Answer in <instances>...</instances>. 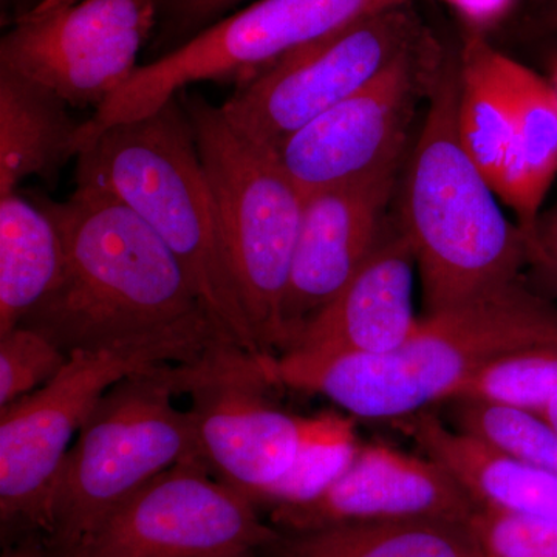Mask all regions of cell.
Listing matches in <instances>:
<instances>
[{
    "label": "cell",
    "instance_id": "obj_1",
    "mask_svg": "<svg viewBox=\"0 0 557 557\" xmlns=\"http://www.w3.org/2000/svg\"><path fill=\"white\" fill-rule=\"evenodd\" d=\"M36 200L60 230L64 270L20 325L67 355L175 336H228L170 248L123 201L90 188H76L65 201Z\"/></svg>",
    "mask_w": 557,
    "mask_h": 557
},
{
    "label": "cell",
    "instance_id": "obj_2",
    "mask_svg": "<svg viewBox=\"0 0 557 557\" xmlns=\"http://www.w3.org/2000/svg\"><path fill=\"white\" fill-rule=\"evenodd\" d=\"M557 343V307L522 282L418 319L408 339L381 355L269 358L278 386L322 395L366 420L401 421L448 403L458 387L498 355Z\"/></svg>",
    "mask_w": 557,
    "mask_h": 557
},
{
    "label": "cell",
    "instance_id": "obj_3",
    "mask_svg": "<svg viewBox=\"0 0 557 557\" xmlns=\"http://www.w3.org/2000/svg\"><path fill=\"white\" fill-rule=\"evenodd\" d=\"M76 188L127 205L170 248L201 306L234 343L263 355L223 239L214 197L180 97L102 131L76 157Z\"/></svg>",
    "mask_w": 557,
    "mask_h": 557
},
{
    "label": "cell",
    "instance_id": "obj_4",
    "mask_svg": "<svg viewBox=\"0 0 557 557\" xmlns=\"http://www.w3.org/2000/svg\"><path fill=\"white\" fill-rule=\"evenodd\" d=\"M458 61L440 64L403 193V233L420 271L426 314L519 281L525 239L458 137Z\"/></svg>",
    "mask_w": 557,
    "mask_h": 557
},
{
    "label": "cell",
    "instance_id": "obj_5",
    "mask_svg": "<svg viewBox=\"0 0 557 557\" xmlns=\"http://www.w3.org/2000/svg\"><path fill=\"white\" fill-rule=\"evenodd\" d=\"M214 197L226 251L260 350L287 348L284 302L306 194L276 150L242 134L200 94H178Z\"/></svg>",
    "mask_w": 557,
    "mask_h": 557
},
{
    "label": "cell",
    "instance_id": "obj_6",
    "mask_svg": "<svg viewBox=\"0 0 557 557\" xmlns=\"http://www.w3.org/2000/svg\"><path fill=\"white\" fill-rule=\"evenodd\" d=\"M182 366L120 381L81 428L50 497L46 537L60 556L161 472L201 461L193 412L174 403Z\"/></svg>",
    "mask_w": 557,
    "mask_h": 557
},
{
    "label": "cell",
    "instance_id": "obj_7",
    "mask_svg": "<svg viewBox=\"0 0 557 557\" xmlns=\"http://www.w3.org/2000/svg\"><path fill=\"white\" fill-rule=\"evenodd\" d=\"M234 344L220 333L175 336L134 346L76 350L38 391L0 409V519L49 527L50 497L73 437L110 387L129 376L199 361ZM237 346V344H234Z\"/></svg>",
    "mask_w": 557,
    "mask_h": 557
},
{
    "label": "cell",
    "instance_id": "obj_8",
    "mask_svg": "<svg viewBox=\"0 0 557 557\" xmlns=\"http://www.w3.org/2000/svg\"><path fill=\"white\" fill-rule=\"evenodd\" d=\"M413 0H258L139 65L123 89L81 124L79 152L102 131L149 115L201 81L245 84L332 33Z\"/></svg>",
    "mask_w": 557,
    "mask_h": 557
},
{
    "label": "cell",
    "instance_id": "obj_9",
    "mask_svg": "<svg viewBox=\"0 0 557 557\" xmlns=\"http://www.w3.org/2000/svg\"><path fill=\"white\" fill-rule=\"evenodd\" d=\"M269 358L228 344L183 366V394L193 399L201 461L252 504L329 418V412L299 417L274 405Z\"/></svg>",
    "mask_w": 557,
    "mask_h": 557
},
{
    "label": "cell",
    "instance_id": "obj_10",
    "mask_svg": "<svg viewBox=\"0 0 557 557\" xmlns=\"http://www.w3.org/2000/svg\"><path fill=\"white\" fill-rule=\"evenodd\" d=\"M281 533L200 460L161 472L60 557H239Z\"/></svg>",
    "mask_w": 557,
    "mask_h": 557
},
{
    "label": "cell",
    "instance_id": "obj_11",
    "mask_svg": "<svg viewBox=\"0 0 557 557\" xmlns=\"http://www.w3.org/2000/svg\"><path fill=\"white\" fill-rule=\"evenodd\" d=\"M421 40L410 5L354 22L282 58L237 86L222 109L249 139L277 150L300 127L346 100Z\"/></svg>",
    "mask_w": 557,
    "mask_h": 557
},
{
    "label": "cell",
    "instance_id": "obj_12",
    "mask_svg": "<svg viewBox=\"0 0 557 557\" xmlns=\"http://www.w3.org/2000/svg\"><path fill=\"white\" fill-rule=\"evenodd\" d=\"M159 24L157 0H78L11 22L0 69L46 87L70 108L98 110L139 67Z\"/></svg>",
    "mask_w": 557,
    "mask_h": 557
},
{
    "label": "cell",
    "instance_id": "obj_13",
    "mask_svg": "<svg viewBox=\"0 0 557 557\" xmlns=\"http://www.w3.org/2000/svg\"><path fill=\"white\" fill-rule=\"evenodd\" d=\"M442 60L418 40L380 75L278 146V160L304 194L332 188L399 163L420 98Z\"/></svg>",
    "mask_w": 557,
    "mask_h": 557
},
{
    "label": "cell",
    "instance_id": "obj_14",
    "mask_svg": "<svg viewBox=\"0 0 557 557\" xmlns=\"http://www.w3.org/2000/svg\"><path fill=\"white\" fill-rule=\"evenodd\" d=\"M399 163L307 194L284 302L287 348L304 322L335 299L379 247Z\"/></svg>",
    "mask_w": 557,
    "mask_h": 557
},
{
    "label": "cell",
    "instance_id": "obj_15",
    "mask_svg": "<svg viewBox=\"0 0 557 557\" xmlns=\"http://www.w3.org/2000/svg\"><path fill=\"white\" fill-rule=\"evenodd\" d=\"M456 478L431 457L383 443L362 445L350 468L324 494L293 507L271 509V523L287 533L388 520L468 522L478 509Z\"/></svg>",
    "mask_w": 557,
    "mask_h": 557
},
{
    "label": "cell",
    "instance_id": "obj_16",
    "mask_svg": "<svg viewBox=\"0 0 557 557\" xmlns=\"http://www.w3.org/2000/svg\"><path fill=\"white\" fill-rule=\"evenodd\" d=\"M416 270L412 245L403 231L381 240L357 276L304 322L285 351L327 357L395 350L420 319L413 311Z\"/></svg>",
    "mask_w": 557,
    "mask_h": 557
},
{
    "label": "cell",
    "instance_id": "obj_17",
    "mask_svg": "<svg viewBox=\"0 0 557 557\" xmlns=\"http://www.w3.org/2000/svg\"><path fill=\"white\" fill-rule=\"evenodd\" d=\"M424 456L448 469L479 507L557 520V474L500 456L429 412L401 420Z\"/></svg>",
    "mask_w": 557,
    "mask_h": 557
},
{
    "label": "cell",
    "instance_id": "obj_18",
    "mask_svg": "<svg viewBox=\"0 0 557 557\" xmlns=\"http://www.w3.org/2000/svg\"><path fill=\"white\" fill-rule=\"evenodd\" d=\"M69 108L46 87L0 69V196L28 177L53 180L78 157L83 123Z\"/></svg>",
    "mask_w": 557,
    "mask_h": 557
},
{
    "label": "cell",
    "instance_id": "obj_19",
    "mask_svg": "<svg viewBox=\"0 0 557 557\" xmlns=\"http://www.w3.org/2000/svg\"><path fill=\"white\" fill-rule=\"evenodd\" d=\"M504 53L480 33L465 40L458 60V137L497 196L504 199L516 163V121L502 69Z\"/></svg>",
    "mask_w": 557,
    "mask_h": 557
},
{
    "label": "cell",
    "instance_id": "obj_20",
    "mask_svg": "<svg viewBox=\"0 0 557 557\" xmlns=\"http://www.w3.org/2000/svg\"><path fill=\"white\" fill-rule=\"evenodd\" d=\"M64 244L38 200L0 196V335L21 324L60 282Z\"/></svg>",
    "mask_w": 557,
    "mask_h": 557
},
{
    "label": "cell",
    "instance_id": "obj_21",
    "mask_svg": "<svg viewBox=\"0 0 557 557\" xmlns=\"http://www.w3.org/2000/svg\"><path fill=\"white\" fill-rule=\"evenodd\" d=\"M276 557H483L468 522L442 519L344 523L278 536Z\"/></svg>",
    "mask_w": 557,
    "mask_h": 557
},
{
    "label": "cell",
    "instance_id": "obj_22",
    "mask_svg": "<svg viewBox=\"0 0 557 557\" xmlns=\"http://www.w3.org/2000/svg\"><path fill=\"white\" fill-rule=\"evenodd\" d=\"M505 81L516 121V163L504 200L527 233L557 175V94L533 70L504 53Z\"/></svg>",
    "mask_w": 557,
    "mask_h": 557
},
{
    "label": "cell",
    "instance_id": "obj_23",
    "mask_svg": "<svg viewBox=\"0 0 557 557\" xmlns=\"http://www.w3.org/2000/svg\"><path fill=\"white\" fill-rule=\"evenodd\" d=\"M557 398V343L498 355L482 366L448 403L480 401L542 413Z\"/></svg>",
    "mask_w": 557,
    "mask_h": 557
},
{
    "label": "cell",
    "instance_id": "obj_24",
    "mask_svg": "<svg viewBox=\"0 0 557 557\" xmlns=\"http://www.w3.org/2000/svg\"><path fill=\"white\" fill-rule=\"evenodd\" d=\"M354 418L329 412L324 428L300 449L288 471L255 498L256 507H293L324 494L361 450Z\"/></svg>",
    "mask_w": 557,
    "mask_h": 557
},
{
    "label": "cell",
    "instance_id": "obj_25",
    "mask_svg": "<svg viewBox=\"0 0 557 557\" xmlns=\"http://www.w3.org/2000/svg\"><path fill=\"white\" fill-rule=\"evenodd\" d=\"M456 431L500 456L557 474V434L539 413L480 401H453Z\"/></svg>",
    "mask_w": 557,
    "mask_h": 557
},
{
    "label": "cell",
    "instance_id": "obj_26",
    "mask_svg": "<svg viewBox=\"0 0 557 557\" xmlns=\"http://www.w3.org/2000/svg\"><path fill=\"white\" fill-rule=\"evenodd\" d=\"M69 355L38 330L17 325L0 335V409L53 380Z\"/></svg>",
    "mask_w": 557,
    "mask_h": 557
},
{
    "label": "cell",
    "instance_id": "obj_27",
    "mask_svg": "<svg viewBox=\"0 0 557 557\" xmlns=\"http://www.w3.org/2000/svg\"><path fill=\"white\" fill-rule=\"evenodd\" d=\"M468 528L483 557H557V520L478 507Z\"/></svg>",
    "mask_w": 557,
    "mask_h": 557
},
{
    "label": "cell",
    "instance_id": "obj_28",
    "mask_svg": "<svg viewBox=\"0 0 557 557\" xmlns=\"http://www.w3.org/2000/svg\"><path fill=\"white\" fill-rule=\"evenodd\" d=\"M244 0H157L161 40H186L215 24Z\"/></svg>",
    "mask_w": 557,
    "mask_h": 557
},
{
    "label": "cell",
    "instance_id": "obj_29",
    "mask_svg": "<svg viewBox=\"0 0 557 557\" xmlns=\"http://www.w3.org/2000/svg\"><path fill=\"white\" fill-rule=\"evenodd\" d=\"M527 267L533 270L539 284L557 295V203L541 212L536 223L527 233Z\"/></svg>",
    "mask_w": 557,
    "mask_h": 557
},
{
    "label": "cell",
    "instance_id": "obj_30",
    "mask_svg": "<svg viewBox=\"0 0 557 557\" xmlns=\"http://www.w3.org/2000/svg\"><path fill=\"white\" fill-rule=\"evenodd\" d=\"M442 2L448 3L469 27L479 33L504 20L518 0H442Z\"/></svg>",
    "mask_w": 557,
    "mask_h": 557
},
{
    "label": "cell",
    "instance_id": "obj_31",
    "mask_svg": "<svg viewBox=\"0 0 557 557\" xmlns=\"http://www.w3.org/2000/svg\"><path fill=\"white\" fill-rule=\"evenodd\" d=\"M42 2H46V0H2V9L3 13H5L7 9L13 7L11 24V22L20 20V17L25 16V14L30 13L32 10H35L36 7L40 5Z\"/></svg>",
    "mask_w": 557,
    "mask_h": 557
},
{
    "label": "cell",
    "instance_id": "obj_32",
    "mask_svg": "<svg viewBox=\"0 0 557 557\" xmlns=\"http://www.w3.org/2000/svg\"><path fill=\"white\" fill-rule=\"evenodd\" d=\"M541 25L544 30L557 35V0H548L541 14Z\"/></svg>",
    "mask_w": 557,
    "mask_h": 557
},
{
    "label": "cell",
    "instance_id": "obj_33",
    "mask_svg": "<svg viewBox=\"0 0 557 557\" xmlns=\"http://www.w3.org/2000/svg\"><path fill=\"white\" fill-rule=\"evenodd\" d=\"M2 557H47L40 545L35 542H27V544L20 545L16 548H10L9 552L3 553Z\"/></svg>",
    "mask_w": 557,
    "mask_h": 557
},
{
    "label": "cell",
    "instance_id": "obj_34",
    "mask_svg": "<svg viewBox=\"0 0 557 557\" xmlns=\"http://www.w3.org/2000/svg\"><path fill=\"white\" fill-rule=\"evenodd\" d=\"M75 2H78V0H46V2L40 3V5L36 7L35 10H32L30 13L27 14L62 9V7L72 5V3Z\"/></svg>",
    "mask_w": 557,
    "mask_h": 557
},
{
    "label": "cell",
    "instance_id": "obj_35",
    "mask_svg": "<svg viewBox=\"0 0 557 557\" xmlns=\"http://www.w3.org/2000/svg\"><path fill=\"white\" fill-rule=\"evenodd\" d=\"M542 417H544L545 420L548 421L549 426L555 429L557 434V398L553 399V401L549 403L548 408L545 409V412L542 413Z\"/></svg>",
    "mask_w": 557,
    "mask_h": 557
},
{
    "label": "cell",
    "instance_id": "obj_36",
    "mask_svg": "<svg viewBox=\"0 0 557 557\" xmlns=\"http://www.w3.org/2000/svg\"><path fill=\"white\" fill-rule=\"evenodd\" d=\"M552 86L555 87V90H556V94H557V62H556V65H555V70H553Z\"/></svg>",
    "mask_w": 557,
    "mask_h": 557
},
{
    "label": "cell",
    "instance_id": "obj_37",
    "mask_svg": "<svg viewBox=\"0 0 557 557\" xmlns=\"http://www.w3.org/2000/svg\"><path fill=\"white\" fill-rule=\"evenodd\" d=\"M239 557H248V556H239Z\"/></svg>",
    "mask_w": 557,
    "mask_h": 557
}]
</instances>
